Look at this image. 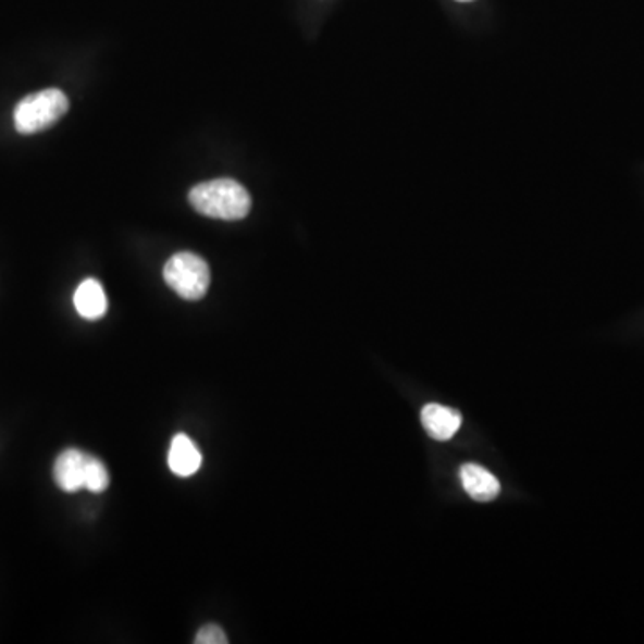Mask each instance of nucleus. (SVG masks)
I'll list each match as a JSON object with an SVG mask.
<instances>
[{
    "instance_id": "nucleus-1",
    "label": "nucleus",
    "mask_w": 644,
    "mask_h": 644,
    "mask_svg": "<svg viewBox=\"0 0 644 644\" xmlns=\"http://www.w3.org/2000/svg\"><path fill=\"white\" fill-rule=\"evenodd\" d=\"M188 201L202 215L221 221H240L251 212V196L235 179H212L191 188Z\"/></svg>"
},
{
    "instance_id": "nucleus-2",
    "label": "nucleus",
    "mask_w": 644,
    "mask_h": 644,
    "mask_svg": "<svg viewBox=\"0 0 644 644\" xmlns=\"http://www.w3.org/2000/svg\"><path fill=\"white\" fill-rule=\"evenodd\" d=\"M69 111V99L58 88L30 94L15 108V127L21 135H35L54 126Z\"/></svg>"
},
{
    "instance_id": "nucleus-3",
    "label": "nucleus",
    "mask_w": 644,
    "mask_h": 644,
    "mask_svg": "<svg viewBox=\"0 0 644 644\" xmlns=\"http://www.w3.org/2000/svg\"><path fill=\"white\" fill-rule=\"evenodd\" d=\"M163 277L166 285L183 299L197 301L205 297L210 287V268L201 257L194 252H176L174 257L165 263Z\"/></svg>"
},
{
    "instance_id": "nucleus-4",
    "label": "nucleus",
    "mask_w": 644,
    "mask_h": 644,
    "mask_svg": "<svg viewBox=\"0 0 644 644\" xmlns=\"http://www.w3.org/2000/svg\"><path fill=\"white\" fill-rule=\"evenodd\" d=\"M88 455L79 449H65L55 458L54 480L65 493H77L85 488V468Z\"/></svg>"
},
{
    "instance_id": "nucleus-5",
    "label": "nucleus",
    "mask_w": 644,
    "mask_h": 644,
    "mask_svg": "<svg viewBox=\"0 0 644 644\" xmlns=\"http://www.w3.org/2000/svg\"><path fill=\"white\" fill-rule=\"evenodd\" d=\"M421 423L435 441H449L462 426V416L454 408L430 403L421 412Z\"/></svg>"
},
{
    "instance_id": "nucleus-6",
    "label": "nucleus",
    "mask_w": 644,
    "mask_h": 644,
    "mask_svg": "<svg viewBox=\"0 0 644 644\" xmlns=\"http://www.w3.org/2000/svg\"><path fill=\"white\" fill-rule=\"evenodd\" d=\"M201 463L202 455L194 441L185 433H177L176 437L172 438L169 449V468L172 473L179 479H188L201 469Z\"/></svg>"
},
{
    "instance_id": "nucleus-7",
    "label": "nucleus",
    "mask_w": 644,
    "mask_h": 644,
    "mask_svg": "<svg viewBox=\"0 0 644 644\" xmlns=\"http://www.w3.org/2000/svg\"><path fill=\"white\" fill-rule=\"evenodd\" d=\"M460 480L466 493L476 501H493L498 498L499 482L491 471L479 463H463L460 469Z\"/></svg>"
},
{
    "instance_id": "nucleus-8",
    "label": "nucleus",
    "mask_w": 644,
    "mask_h": 644,
    "mask_svg": "<svg viewBox=\"0 0 644 644\" xmlns=\"http://www.w3.org/2000/svg\"><path fill=\"white\" fill-rule=\"evenodd\" d=\"M74 307L81 318L88 321L101 319L108 310L107 294L97 280H85L74 294Z\"/></svg>"
},
{
    "instance_id": "nucleus-9",
    "label": "nucleus",
    "mask_w": 644,
    "mask_h": 644,
    "mask_svg": "<svg viewBox=\"0 0 644 644\" xmlns=\"http://www.w3.org/2000/svg\"><path fill=\"white\" fill-rule=\"evenodd\" d=\"M108 485H110V474H108L107 466L99 458L88 455L85 468V488H88L90 493H104Z\"/></svg>"
},
{
    "instance_id": "nucleus-10",
    "label": "nucleus",
    "mask_w": 644,
    "mask_h": 644,
    "mask_svg": "<svg viewBox=\"0 0 644 644\" xmlns=\"http://www.w3.org/2000/svg\"><path fill=\"white\" fill-rule=\"evenodd\" d=\"M196 644H226L227 643V635L221 627H216V624H207V627H202L199 632H197L196 640H194Z\"/></svg>"
},
{
    "instance_id": "nucleus-11",
    "label": "nucleus",
    "mask_w": 644,
    "mask_h": 644,
    "mask_svg": "<svg viewBox=\"0 0 644 644\" xmlns=\"http://www.w3.org/2000/svg\"><path fill=\"white\" fill-rule=\"evenodd\" d=\"M458 2H471V0H458Z\"/></svg>"
}]
</instances>
